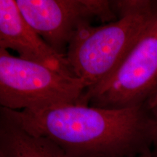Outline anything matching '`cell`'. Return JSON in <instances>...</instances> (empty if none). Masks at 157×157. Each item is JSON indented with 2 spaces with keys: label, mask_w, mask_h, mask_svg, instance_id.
<instances>
[{
  "label": "cell",
  "mask_w": 157,
  "mask_h": 157,
  "mask_svg": "<svg viewBox=\"0 0 157 157\" xmlns=\"http://www.w3.org/2000/svg\"><path fill=\"white\" fill-rule=\"evenodd\" d=\"M30 134L46 137L68 157H143L151 154L154 109H105L81 104L39 111L0 108Z\"/></svg>",
  "instance_id": "1"
},
{
  "label": "cell",
  "mask_w": 157,
  "mask_h": 157,
  "mask_svg": "<svg viewBox=\"0 0 157 157\" xmlns=\"http://www.w3.org/2000/svg\"><path fill=\"white\" fill-rule=\"evenodd\" d=\"M113 8L116 21L84 26L68 48L66 59L87 90L107 80L124 60L157 15V0H117Z\"/></svg>",
  "instance_id": "2"
},
{
  "label": "cell",
  "mask_w": 157,
  "mask_h": 157,
  "mask_svg": "<svg viewBox=\"0 0 157 157\" xmlns=\"http://www.w3.org/2000/svg\"><path fill=\"white\" fill-rule=\"evenodd\" d=\"M87 87L81 78L64 75L0 49L1 107L39 111L79 104Z\"/></svg>",
  "instance_id": "3"
},
{
  "label": "cell",
  "mask_w": 157,
  "mask_h": 157,
  "mask_svg": "<svg viewBox=\"0 0 157 157\" xmlns=\"http://www.w3.org/2000/svg\"><path fill=\"white\" fill-rule=\"evenodd\" d=\"M79 104L105 109L157 106V15L110 77Z\"/></svg>",
  "instance_id": "4"
},
{
  "label": "cell",
  "mask_w": 157,
  "mask_h": 157,
  "mask_svg": "<svg viewBox=\"0 0 157 157\" xmlns=\"http://www.w3.org/2000/svg\"><path fill=\"white\" fill-rule=\"evenodd\" d=\"M25 21L57 53L66 56L76 33L94 20L117 19L109 0H16Z\"/></svg>",
  "instance_id": "5"
},
{
  "label": "cell",
  "mask_w": 157,
  "mask_h": 157,
  "mask_svg": "<svg viewBox=\"0 0 157 157\" xmlns=\"http://www.w3.org/2000/svg\"><path fill=\"white\" fill-rule=\"evenodd\" d=\"M0 49L15 50L20 58L76 77L66 57L57 53L25 21L16 0H0Z\"/></svg>",
  "instance_id": "6"
},
{
  "label": "cell",
  "mask_w": 157,
  "mask_h": 157,
  "mask_svg": "<svg viewBox=\"0 0 157 157\" xmlns=\"http://www.w3.org/2000/svg\"><path fill=\"white\" fill-rule=\"evenodd\" d=\"M0 154L5 157H68L56 143L26 132L1 109Z\"/></svg>",
  "instance_id": "7"
},
{
  "label": "cell",
  "mask_w": 157,
  "mask_h": 157,
  "mask_svg": "<svg viewBox=\"0 0 157 157\" xmlns=\"http://www.w3.org/2000/svg\"><path fill=\"white\" fill-rule=\"evenodd\" d=\"M154 111H155V117H156V133H155V136L154 139V142H153L151 156L152 157H157V106L155 108Z\"/></svg>",
  "instance_id": "8"
},
{
  "label": "cell",
  "mask_w": 157,
  "mask_h": 157,
  "mask_svg": "<svg viewBox=\"0 0 157 157\" xmlns=\"http://www.w3.org/2000/svg\"><path fill=\"white\" fill-rule=\"evenodd\" d=\"M143 157H152V156H151V154H149V155H147V156H145Z\"/></svg>",
  "instance_id": "9"
},
{
  "label": "cell",
  "mask_w": 157,
  "mask_h": 157,
  "mask_svg": "<svg viewBox=\"0 0 157 157\" xmlns=\"http://www.w3.org/2000/svg\"><path fill=\"white\" fill-rule=\"evenodd\" d=\"M0 157H5V156L2 154H0Z\"/></svg>",
  "instance_id": "10"
}]
</instances>
